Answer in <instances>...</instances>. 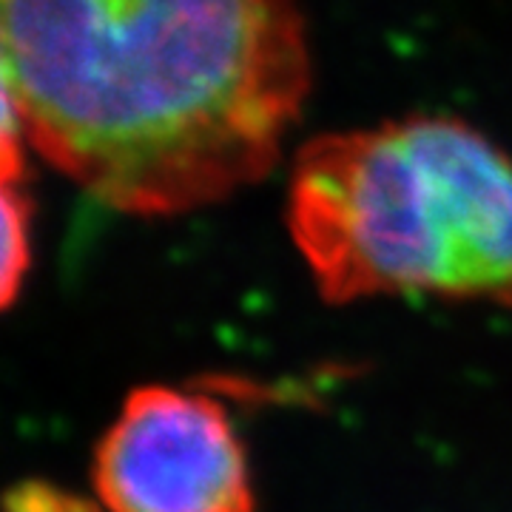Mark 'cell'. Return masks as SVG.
<instances>
[{
	"instance_id": "1",
	"label": "cell",
	"mask_w": 512,
	"mask_h": 512,
	"mask_svg": "<svg viewBox=\"0 0 512 512\" xmlns=\"http://www.w3.org/2000/svg\"><path fill=\"white\" fill-rule=\"evenodd\" d=\"M0 35L26 140L143 217L262 180L311 86L296 0H0Z\"/></svg>"
},
{
	"instance_id": "2",
	"label": "cell",
	"mask_w": 512,
	"mask_h": 512,
	"mask_svg": "<svg viewBox=\"0 0 512 512\" xmlns=\"http://www.w3.org/2000/svg\"><path fill=\"white\" fill-rule=\"evenodd\" d=\"M288 231L330 302L441 296L512 308V160L456 117L302 146Z\"/></svg>"
},
{
	"instance_id": "3",
	"label": "cell",
	"mask_w": 512,
	"mask_h": 512,
	"mask_svg": "<svg viewBox=\"0 0 512 512\" xmlns=\"http://www.w3.org/2000/svg\"><path fill=\"white\" fill-rule=\"evenodd\" d=\"M109 512H254L248 458L214 399L151 384L128 393L94 453Z\"/></svg>"
},
{
	"instance_id": "4",
	"label": "cell",
	"mask_w": 512,
	"mask_h": 512,
	"mask_svg": "<svg viewBox=\"0 0 512 512\" xmlns=\"http://www.w3.org/2000/svg\"><path fill=\"white\" fill-rule=\"evenodd\" d=\"M29 205L18 183L0 180V311H6L29 271Z\"/></svg>"
},
{
	"instance_id": "5",
	"label": "cell",
	"mask_w": 512,
	"mask_h": 512,
	"mask_svg": "<svg viewBox=\"0 0 512 512\" xmlns=\"http://www.w3.org/2000/svg\"><path fill=\"white\" fill-rule=\"evenodd\" d=\"M23 120H20L18 97L12 86V72L0 35V180L20 183L23 177Z\"/></svg>"
}]
</instances>
